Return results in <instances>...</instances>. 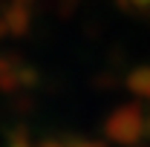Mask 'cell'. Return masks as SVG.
Masks as SVG:
<instances>
[{
    "mask_svg": "<svg viewBox=\"0 0 150 147\" xmlns=\"http://www.w3.org/2000/svg\"><path fill=\"white\" fill-rule=\"evenodd\" d=\"M104 133L115 144H124V147L139 144L147 136V112L142 110L139 104H121V107H115L107 115Z\"/></svg>",
    "mask_w": 150,
    "mask_h": 147,
    "instance_id": "cell-1",
    "label": "cell"
},
{
    "mask_svg": "<svg viewBox=\"0 0 150 147\" xmlns=\"http://www.w3.org/2000/svg\"><path fill=\"white\" fill-rule=\"evenodd\" d=\"M38 81H40V72L35 66H29L18 55H0V92L6 95L26 92L38 87Z\"/></svg>",
    "mask_w": 150,
    "mask_h": 147,
    "instance_id": "cell-2",
    "label": "cell"
},
{
    "mask_svg": "<svg viewBox=\"0 0 150 147\" xmlns=\"http://www.w3.org/2000/svg\"><path fill=\"white\" fill-rule=\"evenodd\" d=\"M127 90L139 98H150V66H136L127 75Z\"/></svg>",
    "mask_w": 150,
    "mask_h": 147,
    "instance_id": "cell-3",
    "label": "cell"
},
{
    "mask_svg": "<svg viewBox=\"0 0 150 147\" xmlns=\"http://www.w3.org/2000/svg\"><path fill=\"white\" fill-rule=\"evenodd\" d=\"M38 147H107V141H98V139H43Z\"/></svg>",
    "mask_w": 150,
    "mask_h": 147,
    "instance_id": "cell-4",
    "label": "cell"
},
{
    "mask_svg": "<svg viewBox=\"0 0 150 147\" xmlns=\"http://www.w3.org/2000/svg\"><path fill=\"white\" fill-rule=\"evenodd\" d=\"M6 147H35V144H32V139H29V136L20 130V133H15V136L6 141Z\"/></svg>",
    "mask_w": 150,
    "mask_h": 147,
    "instance_id": "cell-5",
    "label": "cell"
},
{
    "mask_svg": "<svg viewBox=\"0 0 150 147\" xmlns=\"http://www.w3.org/2000/svg\"><path fill=\"white\" fill-rule=\"evenodd\" d=\"M147 136H150V112H147Z\"/></svg>",
    "mask_w": 150,
    "mask_h": 147,
    "instance_id": "cell-6",
    "label": "cell"
},
{
    "mask_svg": "<svg viewBox=\"0 0 150 147\" xmlns=\"http://www.w3.org/2000/svg\"><path fill=\"white\" fill-rule=\"evenodd\" d=\"M0 35H3V29H0Z\"/></svg>",
    "mask_w": 150,
    "mask_h": 147,
    "instance_id": "cell-7",
    "label": "cell"
}]
</instances>
